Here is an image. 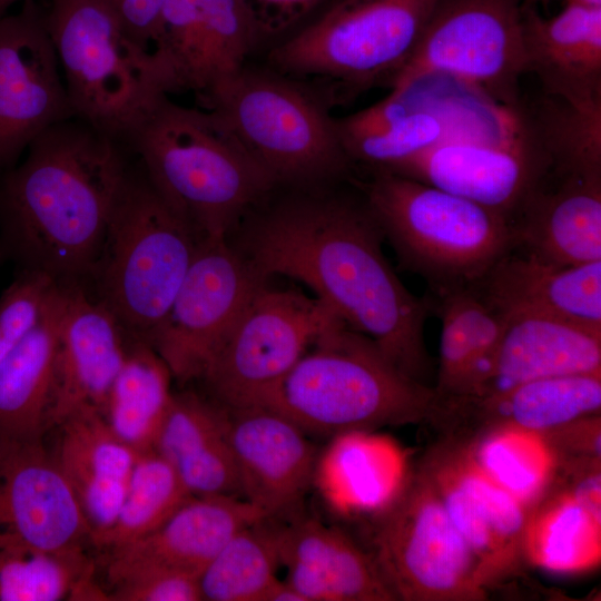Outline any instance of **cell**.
<instances>
[{
  "label": "cell",
  "mask_w": 601,
  "mask_h": 601,
  "mask_svg": "<svg viewBox=\"0 0 601 601\" xmlns=\"http://www.w3.org/2000/svg\"><path fill=\"white\" fill-rule=\"evenodd\" d=\"M122 142L168 205L203 237H228L275 187L210 110L158 97Z\"/></svg>",
  "instance_id": "obj_3"
},
{
  "label": "cell",
  "mask_w": 601,
  "mask_h": 601,
  "mask_svg": "<svg viewBox=\"0 0 601 601\" xmlns=\"http://www.w3.org/2000/svg\"><path fill=\"white\" fill-rule=\"evenodd\" d=\"M459 441L490 480L530 510L553 483L555 457L540 433L497 427Z\"/></svg>",
  "instance_id": "obj_36"
},
{
  "label": "cell",
  "mask_w": 601,
  "mask_h": 601,
  "mask_svg": "<svg viewBox=\"0 0 601 601\" xmlns=\"http://www.w3.org/2000/svg\"><path fill=\"white\" fill-rule=\"evenodd\" d=\"M264 601H303V598L285 580L277 579Z\"/></svg>",
  "instance_id": "obj_46"
},
{
  "label": "cell",
  "mask_w": 601,
  "mask_h": 601,
  "mask_svg": "<svg viewBox=\"0 0 601 601\" xmlns=\"http://www.w3.org/2000/svg\"><path fill=\"white\" fill-rule=\"evenodd\" d=\"M280 560L303 601H396L368 550L315 519L283 522Z\"/></svg>",
  "instance_id": "obj_25"
},
{
  "label": "cell",
  "mask_w": 601,
  "mask_h": 601,
  "mask_svg": "<svg viewBox=\"0 0 601 601\" xmlns=\"http://www.w3.org/2000/svg\"><path fill=\"white\" fill-rule=\"evenodd\" d=\"M283 522L265 516L238 531L199 572L201 600L264 601L282 565Z\"/></svg>",
  "instance_id": "obj_35"
},
{
  "label": "cell",
  "mask_w": 601,
  "mask_h": 601,
  "mask_svg": "<svg viewBox=\"0 0 601 601\" xmlns=\"http://www.w3.org/2000/svg\"><path fill=\"white\" fill-rule=\"evenodd\" d=\"M327 0H240L252 24L256 47L275 45L298 30ZM270 46V47H272Z\"/></svg>",
  "instance_id": "obj_42"
},
{
  "label": "cell",
  "mask_w": 601,
  "mask_h": 601,
  "mask_svg": "<svg viewBox=\"0 0 601 601\" xmlns=\"http://www.w3.org/2000/svg\"><path fill=\"white\" fill-rule=\"evenodd\" d=\"M50 451L81 508L90 542L96 545L111 528L140 453L120 441L101 412L80 410L56 426Z\"/></svg>",
  "instance_id": "obj_28"
},
{
  "label": "cell",
  "mask_w": 601,
  "mask_h": 601,
  "mask_svg": "<svg viewBox=\"0 0 601 601\" xmlns=\"http://www.w3.org/2000/svg\"><path fill=\"white\" fill-rule=\"evenodd\" d=\"M441 321L439 365L433 387L437 400L466 395L485 372L503 335L506 318L463 287L428 293Z\"/></svg>",
  "instance_id": "obj_32"
},
{
  "label": "cell",
  "mask_w": 601,
  "mask_h": 601,
  "mask_svg": "<svg viewBox=\"0 0 601 601\" xmlns=\"http://www.w3.org/2000/svg\"><path fill=\"white\" fill-rule=\"evenodd\" d=\"M116 601H199L198 575L173 570L141 573L112 587Z\"/></svg>",
  "instance_id": "obj_43"
},
{
  "label": "cell",
  "mask_w": 601,
  "mask_h": 601,
  "mask_svg": "<svg viewBox=\"0 0 601 601\" xmlns=\"http://www.w3.org/2000/svg\"><path fill=\"white\" fill-rule=\"evenodd\" d=\"M45 18L73 117L122 142L155 100L169 95L154 52L105 0H50Z\"/></svg>",
  "instance_id": "obj_9"
},
{
  "label": "cell",
  "mask_w": 601,
  "mask_h": 601,
  "mask_svg": "<svg viewBox=\"0 0 601 601\" xmlns=\"http://www.w3.org/2000/svg\"><path fill=\"white\" fill-rule=\"evenodd\" d=\"M556 465L601 462V416L588 415L541 433Z\"/></svg>",
  "instance_id": "obj_44"
},
{
  "label": "cell",
  "mask_w": 601,
  "mask_h": 601,
  "mask_svg": "<svg viewBox=\"0 0 601 601\" xmlns=\"http://www.w3.org/2000/svg\"><path fill=\"white\" fill-rule=\"evenodd\" d=\"M189 496L174 467L159 453H140L118 514L95 546L109 551L149 534Z\"/></svg>",
  "instance_id": "obj_38"
},
{
  "label": "cell",
  "mask_w": 601,
  "mask_h": 601,
  "mask_svg": "<svg viewBox=\"0 0 601 601\" xmlns=\"http://www.w3.org/2000/svg\"><path fill=\"white\" fill-rule=\"evenodd\" d=\"M521 0H439L392 88L443 76L518 108L526 72Z\"/></svg>",
  "instance_id": "obj_13"
},
{
  "label": "cell",
  "mask_w": 601,
  "mask_h": 601,
  "mask_svg": "<svg viewBox=\"0 0 601 601\" xmlns=\"http://www.w3.org/2000/svg\"><path fill=\"white\" fill-rule=\"evenodd\" d=\"M439 0H333L268 48L265 65L317 90L331 106L405 67Z\"/></svg>",
  "instance_id": "obj_8"
},
{
  "label": "cell",
  "mask_w": 601,
  "mask_h": 601,
  "mask_svg": "<svg viewBox=\"0 0 601 601\" xmlns=\"http://www.w3.org/2000/svg\"><path fill=\"white\" fill-rule=\"evenodd\" d=\"M256 49L240 0H165L152 45L169 93L197 96L239 70Z\"/></svg>",
  "instance_id": "obj_19"
},
{
  "label": "cell",
  "mask_w": 601,
  "mask_h": 601,
  "mask_svg": "<svg viewBox=\"0 0 601 601\" xmlns=\"http://www.w3.org/2000/svg\"><path fill=\"white\" fill-rule=\"evenodd\" d=\"M197 97L277 186L314 188L351 179L355 165L337 118L311 86L247 62Z\"/></svg>",
  "instance_id": "obj_5"
},
{
  "label": "cell",
  "mask_w": 601,
  "mask_h": 601,
  "mask_svg": "<svg viewBox=\"0 0 601 601\" xmlns=\"http://www.w3.org/2000/svg\"><path fill=\"white\" fill-rule=\"evenodd\" d=\"M378 168L432 185L511 219L548 174L550 162L525 120L523 131L508 139L452 141Z\"/></svg>",
  "instance_id": "obj_18"
},
{
  "label": "cell",
  "mask_w": 601,
  "mask_h": 601,
  "mask_svg": "<svg viewBox=\"0 0 601 601\" xmlns=\"http://www.w3.org/2000/svg\"><path fill=\"white\" fill-rule=\"evenodd\" d=\"M600 410L601 373H591L530 381L482 397L436 400L430 423L455 440L497 427L541 434Z\"/></svg>",
  "instance_id": "obj_23"
},
{
  "label": "cell",
  "mask_w": 601,
  "mask_h": 601,
  "mask_svg": "<svg viewBox=\"0 0 601 601\" xmlns=\"http://www.w3.org/2000/svg\"><path fill=\"white\" fill-rule=\"evenodd\" d=\"M73 117L45 10L24 0L0 17V169L48 127Z\"/></svg>",
  "instance_id": "obj_16"
},
{
  "label": "cell",
  "mask_w": 601,
  "mask_h": 601,
  "mask_svg": "<svg viewBox=\"0 0 601 601\" xmlns=\"http://www.w3.org/2000/svg\"><path fill=\"white\" fill-rule=\"evenodd\" d=\"M566 3L579 4L590 8H601V0H566Z\"/></svg>",
  "instance_id": "obj_47"
},
{
  "label": "cell",
  "mask_w": 601,
  "mask_h": 601,
  "mask_svg": "<svg viewBox=\"0 0 601 601\" xmlns=\"http://www.w3.org/2000/svg\"><path fill=\"white\" fill-rule=\"evenodd\" d=\"M524 4L532 6L535 2L543 1V0H521Z\"/></svg>",
  "instance_id": "obj_49"
},
{
  "label": "cell",
  "mask_w": 601,
  "mask_h": 601,
  "mask_svg": "<svg viewBox=\"0 0 601 601\" xmlns=\"http://www.w3.org/2000/svg\"><path fill=\"white\" fill-rule=\"evenodd\" d=\"M49 428L85 408L102 413L131 337L83 283H63Z\"/></svg>",
  "instance_id": "obj_21"
},
{
  "label": "cell",
  "mask_w": 601,
  "mask_h": 601,
  "mask_svg": "<svg viewBox=\"0 0 601 601\" xmlns=\"http://www.w3.org/2000/svg\"><path fill=\"white\" fill-rule=\"evenodd\" d=\"M342 323L317 297L265 285L247 304L198 381L204 383L207 397L221 407L258 406L315 341Z\"/></svg>",
  "instance_id": "obj_12"
},
{
  "label": "cell",
  "mask_w": 601,
  "mask_h": 601,
  "mask_svg": "<svg viewBox=\"0 0 601 601\" xmlns=\"http://www.w3.org/2000/svg\"><path fill=\"white\" fill-rule=\"evenodd\" d=\"M154 450L193 496L242 497L225 410L194 392L173 393Z\"/></svg>",
  "instance_id": "obj_30"
},
{
  "label": "cell",
  "mask_w": 601,
  "mask_h": 601,
  "mask_svg": "<svg viewBox=\"0 0 601 601\" xmlns=\"http://www.w3.org/2000/svg\"><path fill=\"white\" fill-rule=\"evenodd\" d=\"M546 96L534 124H526L551 170L601 175V98L572 102Z\"/></svg>",
  "instance_id": "obj_37"
},
{
  "label": "cell",
  "mask_w": 601,
  "mask_h": 601,
  "mask_svg": "<svg viewBox=\"0 0 601 601\" xmlns=\"http://www.w3.org/2000/svg\"><path fill=\"white\" fill-rule=\"evenodd\" d=\"M265 516L242 497L191 495L149 534L107 551V578L114 587L158 570L198 575L238 531Z\"/></svg>",
  "instance_id": "obj_22"
},
{
  "label": "cell",
  "mask_w": 601,
  "mask_h": 601,
  "mask_svg": "<svg viewBox=\"0 0 601 601\" xmlns=\"http://www.w3.org/2000/svg\"><path fill=\"white\" fill-rule=\"evenodd\" d=\"M95 566L85 549H0V601L70 600Z\"/></svg>",
  "instance_id": "obj_40"
},
{
  "label": "cell",
  "mask_w": 601,
  "mask_h": 601,
  "mask_svg": "<svg viewBox=\"0 0 601 601\" xmlns=\"http://www.w3.org/2000/svg\"><path fill=\"white\" fill-rule=\"evenodd\" d=\"M337 185L275 187L238 226L236 247L264 277L307 285L402 372L431 385L435 370L424 328L432 300L413 295L392 269L363 195H345Z\"/></svg>",
  "instance_id": "obj_1"
},
{
  "label": "cell",
  "mask_w": 601,
  "mask_h": 601,
  "mask_svg": "<svg viewBox=\"0 0 601 601\" xmlns=\"http://www.w3.org/2000/svg\"><path fill=\"white\" fill-rule=\"evenodd\" d=\"M523 551L526 563L551 573L593 570L601 561V520L566 491L551 486L531 510Z\"/></svg>",
  "instance_id": "obj_34"
},
{
  "label": "cell",
  "mask_w": 601,
  "mask_h": 601,
  "mask_svg": "<svg viewBox=\"0 0 601 601\" xmlns=\"http://www.w3.org/2000/svg\"><path fill=\"white\" fill-rule=\"evenodd\" d=\"M368 552L396 601L489 597L475 558L418 464L374 512Z\"/></svg>",
  "instance_id": "obj_11"
},
{
  "label": "cell",
  "mask_w": 601,
  "mask_h": 601,
  "mask_svg": "<svg viewBox=\"0 0 601 601\" xmlns=\"http://www.w3.org/2000/svg\"><path fill=\"white\" fill-rule=\"evenodd\" d=\"M42 440L0 442V549L62 552L90 542L77 497Z\"/></svg>",
  "instance_id": "obj_17"
},
{
  "label": "cell",
  "mask_w": 601,
  "mask_h": 601,
  "mask_svg": "<svg viewBox=\"0 0 601 601\" xmlns=\"http://www.w3.org/2000/svg\"><path fill=\"white\" fill-rule=\"evenodd\" d=\"M505 318L485 372L463 396L493 395L540 378L601 373V331L545 315Z\"/></svg>",
  "instance_id": "obj_26"
},
{
  "label": "cell",
  "mask_w": 601,
  "mask_h": 601,
  "mask_svg": "<svg viewBox=\"0 0 601 601\" xmlns=\"http://www.w3.org/2000/svg\"><path fill=\"white\" fill-rule=\"evenodd\" d=\"M60 283L42 273L19 270L0 297V362L43 318Z\"/></svg>",
  "instance_id": "obj_41"
},
{
  "label": "cell",
  "mask_w": 601,
  "mask_h": 601,
  "mask_svg": "<svg viewBox=\"0 0 601 601\" xmlns=\"http://www.w3.org/2000/svg\"><path fill=\"white\" fill-rule=\"evenodd\" d=\"M223 408L243 499L269 518L288 521L299 515L318 467L317 446L273 410Z\"/></svg>",
  "instance_id": "obj_20"
},
{
  "label": "cell",
  "mask_w": 601,
  "mask_h": 601,
  "mask_svg": "<svg viewBox=\"0 0 601 601\" xmlns=\"http://www.w3.org/2000/svg\"><path fill=\"white\" fill-rule=\"evenodd\" d=\"M228 237H203L173 303L146 344L181 384L198 381L238 317L266 285Z\"/></svg>",
  "instance_id": "obj_14"
},
{
  "label": "cell",
  "mask_w": 601,
  "mask_h": 601,
  "mask_svg": "<svg viewBox=\"0 0 601 601\" xmlns=\"http://www.w3.org/2000/svg\"><path fill=\"white\" fill-rule=\"evenodd\" d=\"M19 0H0V17L8 13L9 8Z\"/></svg>",
  "instance_id": "obj_48"
},
{
  "label": "cell",
  "mask_w": 601,
  "mask_h": 601,
  "mask_svg": "<svg viewBox=\"0 0 601 601\" xmlns=\"http://www.w3.org/2000/svg\"><path fill=\"white\" fill-rule=\"evenodd\" d=\"M258 406L282 414L308 436L337 437L430 423L436 393L342 323L322 334Z\"/></svg>",
  "instance_id": "obj_4"
},
{
  "label": "cell",
  "mask_w": 601,
  "mask_h": 601,
  "mask_svg": "<svg viewBox=\"0 0 601 601\" xmlns=\"http://www.w3.org/2000/svg\"><path fill=\"white\" fill-rule=\"evenodd\" d=\"M200 237L129 164L87 286L127 334L147 342L166 316Z\"/></svg>",
  "instance_id": "obj_7"
},
{
  "label": "cell",
  "mask_w": 601,
  "mask_h": 601,
  "mask_svg": "<svg viewBox=\"0 0 601 601\" xmlns=\"http://www.w3.org/2000/svg\"><path fill=\"white\" fill-rule=\"evenodd\" d=\"M63 286L40 323L0 362V442L43 439L49 430Z\"/></svg>",
  "instance_id": "obj_31"
},
{
  "label": "cell",
  "mask_w": 601,
  "mask_h": 601,
  "mask_svg": "<svg viewBox=\"0 0 601 601\" xmlns=\"http://www.w3.org/2000/svg\"><path fill=\"white\" fill-rule=\"evenodd\" d=\"M339 437L337 469L342 502L347 509L377 511L404 482L410 467L391 441L353 432Z\"/></svg>",
  "instance_id": "obj_39"
},
{
  "label": "cell",
  "mask_w": 601,
  "mask_h": 601,
  "mask_svg": "<svg viewBox=\"0 0 601 601\" xmlns=\"http://www.w3.org/2000/svg\"><path fill=\"white\" fill-rule=\"evenodd\" d=\"M355 183L400 266L428 293L463 288L480 279L515 244L506 216L432 185L372 168Z\"/></svg>",
  "instance_id": "obj_6"
},
{
  "label": "cell",
  "mask_w": 601,
  "mask_h": 601,
  "mask_svg": "<svg viewBox=\"0 0 601 601\" xmlns=\"http://www.w3.org/2000/svg\"><path fill=\"white\" fill-rule=\"evenodd\" d=\"M467 287L505 317L545 315L601 331V260L562 265L515 244Z\"/></svg>",
  "instance_id": "obj_24"
},
{
  "label": "cell",
  "mask_w": 601,
  "mask_h": 601,
  "mask_svg": "<svg viewBox=\"0 0 601 601\" xmlns=\"http://www.w3.org/2000/svg\"><path fill=\"white\" fill-rule=\"evenodd\" d=\"M171 380L155 349L131 338L102 415L115 435L138 453L154 450L174 393Z\"/></svg>",
  "instance_id": "obj_33"
},
{
  "label": "cell",
  "mask_w": 601,
  "mask_h": 601,
  "mask_svg": "<svg viewBox=\"0 0 601 601\" xmlns=\"http://www.w3.org/2000/svg\"><path fill=\"white\" fill-rule=\"evenodd\" d=\"M337 120L353 164L371 168L452 141L508 139L525 127L518 108L443 76L392 88L381 101Z\"/></svg>",
  "instance_id": "obj_10"
},
{
  "label": "cell",
  "mask_w": 601,
  "mask_h": 601,
  "mask_svg": "<svg viewBox=\"0 0 601 601\" xmlns=\"http://www.w3.org/2000/svg\"><path fill=\"white\" fill-rule=\"evenodd\" d=\"M526 72L549 96L577 102L601 98V8L566 3L552 18L523 7Z\"/></svg>",
  "instance_id": "obj_29"
},
{
  "label": "cell",
  "mask_w": 601,
  "mask_h": 601,
  "mask_svg": "<svg viewBox=\"0 0 601 601\" xmlns=\"http://www.w3.org/2000/svg\"><path fill=\"white\" fill-rule=\"evenodd\" d=\"M26 152L0 179V263L87 284L131 154L76 117L45 129Z\"/></svg>",
  "instance_id": "obj_2"
},
{
  "label": "cell",
  "mask_w": 601,
  "mask_h": 601,
  "mask_svg": "<svg viewBox=\"0 0 601 601\" xmlns=\"http://www.w3.org/2000/svg\"><path fill=\"white\" fill-rule=\"evenodd\" d=\"M120 18L130 37L152 51L159 14L165 0H105Z\"/></svg>",
  "instance_id": "obj_45"
},
{
  "label": "cell",
  "mask_w": 601,
  "mask_h": 601,
  "mask_svg": "<svg viewBox=\"0 0 601 601\" xmlns=\"http://www.w3.org/2000/svg\"><path fill=\"white\" fill-rule=\"evenodd\" d=\"M417 464L475 558L486 589L521 575L531 510L490 480L459 440L442 436Z\"/></svg>",
  "instance_id": "obj_15"
},
{
  "label": "cell",
  "mask_w": 601,
  "mask_h": 601,
  "mask_svg": "<svg viewBox=\"0 0 601 601\" xmlns=\"http://www.w3.org/2000/svg\"><path fill=\"white\" fill-rule=\"evenodd\" d=\"M511 221L516 245L548 260H601V175L550 170Z\"/></svg>",
  "instance_id": "obj_27"
}]
</instances>
